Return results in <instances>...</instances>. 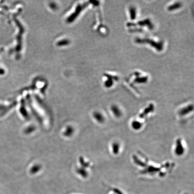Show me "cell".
I'll use <instances>...</instances> for the list:
<instances>
[{"label":"cell","instance_id":"6da1fadb","mask_svg":"<svg viewBox=\"0 0 194 194\" xmlns=\"http://www.w3.org/2000/svg\"><path fill=\"white\" fill-rule=\"evenodd\" d=\"M186 151V149L184 148L182 140L180 138L177 139L176 141L174 148V153L176 156L178 157H181L184 155Z\"/></svg>","mask_w":194,"mask_h":194},{"label":"cell","instance_id":"7a4b0ae2","mask_svg":"<svg viewBox=\"0 0 194 194\" xmlns=\"http://www.w3.org/2000/svg\"><path fill=\"white\" fill-rule=\"evenodd\" d=\"M111 113L115 117L119 118L122 116V111L118 106L113 105L111 107Z\"/></svg>","mask_w":194,"mask_h":194},{"label":"cell","instance_id":"3957f363","mask_svg":"<svg viewBox=\"0 0 194 194\" xmlns=\"http://www.w3.org/2000/svg\"><path fill=\"white\" fill-rule=\"evenodd\" d=\"M193 106L189 105L179 110L178 112V115L181 117H184L189 114L191 111H193Z\"/></svg>","mask_w":194,"mask_h":194},{"label":"cell","instance_id":"277c9868","mask_svg":"<svg viewBox=\"0 0 194 194\" xmlns=\"http://www.w3.org/2000/svg\"><path fill=\"white\" fill-rule=\"evenodd\" d=\"M121 149V145L119 142L115 141L111 144V151L114 155H118L119 154Z\"/></svg>","mask_w":194,"mask_h":194},{"label":"cell","instance_id":"5b68a950","mask_svg":"<svg viewBox=\"0 0 194 194\" xmlns=\"http://www.w3.org/2000/svg\"><path fill=\"white\" fill-rule=\"evenodd\" d=\"M143 123L141 122V121H138L137 119H134L132 121L131 124V126L132 128L135 130H141L143 127Z\"/></svg>","mask_w":194,"mask_h":194},{"label":"cell","instance_id":"8992f818","mask_svg":"<svg viewBox=\"0 0 194 194\" xmlns=\"http://www.w3.org/2000/svg\"><path fill=\"white\" fill-rule=\"evenodd\" d=\"M181 3H175L174 5H171L168 8V9L169 10H174V9H177L181 7Z\"/></svg>","mask_w":194,"mask_h":194},{"label":"cell","instance_id":"52a82bcc","mask_svg":"<svg viewBox=\"0 0 194 194\" xmlns=\"http://www.w3.org/2000/svg\"><path fill=\"white\" fill-rule=\"evenodd\" d=\"M131 11V19L132 20H134L135 17V9L132 8L130 9Z\"/></svg>","mask_w":194,"mask_h":194},{"label":"cell","instance_id":"ba28073f","mask_svg":"<svg viewBox=\"0 0 194 194\" xmlns=\"http://www.w3.org/2000/svg\"></svg>","mask_w":194,"mask_h":194}]
</instances>
